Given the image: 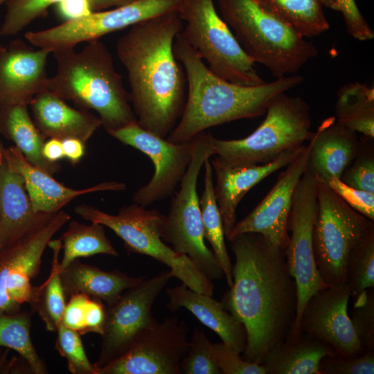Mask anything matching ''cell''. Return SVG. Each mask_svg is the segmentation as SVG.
Masks as SVG:
<instances>
[{
	"label": "cell",
	"instance_id": "6da1fadb",
	"mask_svg": "<svg viewBox=\"0 0 374 374\" xmlns=\"http://www.w3.org/2000/svg\"><path fill=\"white\" fill-rule=\"evenodd\" d=\"M235 255L233 284L223 306L244 327L242 358L261 364L267 351L285 340L296 318V286L290 274L285 250L256 233L231 241Z\"/></svg>",
	"mask_w": 374,
	"mask_h": 374
},
{
	"label": "cell",
	"instance_id": "7a4b0ae2",
	"mask_svg": "<svg viewBox=\"0 0 374 374\" xmlns=\"http://www.w3.org/2000/svg\"><path fill=\"white\" fill-rule=\"evenodd\" d=\"M183 27L178 11L172 10L132 26L116 43L137 123L161 138L178 123L186 100V73L173 50Z\"/></svg>",
	"mask_w": 374,
	"mask_h": 374
},
{
	"label": "cell",
	"instance_id": "3957f363",
	"mask_svg": "<svg viewBox=\"0 0 374 374\" xmlns=\"http://www.w3.org/2000/svg\"><path fill=\"white\" fill-rule=\"evenodd\" d=\"M173 50L184 67L188 85L183 113L166 138L173 143L187 142L214 126L262 116L275 96L303 81L300 75H289L260 85H240L214 74L181 33Z\"/></svg>",
	"mask_w": 374,
	"mask_h": 374
},
{
	"label": "cell",
	"instance_id": "277c9868",
	"mask_svg": "<svg viewBox=\"0 0 374 374\" xmlns=\"http://www.w3.org/2000/svg\"><path fill=\"white\" fill-rule=\"evenodd\" d=\"M51 53L57 71L48 79V90L80 109L96 112L108 134L137 121L129 93L104 43L94 39L79 51L64 48Z\"/></svg>",
	"mask_w": 374,
	"mask_h": 374
},
{
	"label": "cell",
	"instance_id": "5b68a950",
	"mask_svg": "<svg viewBox=\"0 0 374 374\" xmlns=\"http://www.w3.org/2000/svg\"><path fill=\"white\" fill-rule=\"evenodd\" d=\"M221 17L246 55L276 78L294 75L318 54L316 46L258 0H217Z\"/></svg>",
	"mask_w": 374,
	"mask_h": 374
},
{
	"label": "cell",
	"instance_id": "8992f818",
	"mask_svg": "<svg viewBox=\"0 0 374 374\" xmlns=\"http://www.w3.org/2000/svg\"><path fill=\"white\" fill-rule=\"evenodd\" d=\"M266 113L257 129L243 139L223 140L212 135L213 156L230 166L262 165L312 139L310 108L301 97L280 93L270 100Z\"/></svg>",
	"mask_w": 374,
	"mask_h": 374
},
{
	"label": "cell",
	"instance_id": "52a82bcc",
	"mask_svg": "<svg viewBox=\"0 0 374 374\" xmlns=\"http://www.w3.org/2000/svg\"><path fill=\"white\" fill-rule=\"evenodd\" d=\"M133 203L121 207L116 215L82 204L74 212L83 219L112 229L124 242L129 252L152 257L166 265L173 277L191 290L212 296L213 284L186 255L176 252L163 241L166 216L156 209Z\"/></svg>",
	"mask_w": 374,
	"mask_h": 374
},
{
	"label": "cell",
	"instance_id": "ba28073f",
	"mask_svg": "<svg viewBox=\"0 0 374 374\" xmlns=\"http://www.w3.org/2000/svg\"><path fill=\"white\" fill-rule=\"evenodd\" d=\"M177 11L184 22L181 35L214 74L244 86L266 82L217 13L213 0H182Z\"/></svg>",
	"mask_w": 374,
	"mask_h": 374
},
{
	"label": "cell",
	"instance_id": "9c48e42d",
	"mask_svg": "<svg viewBox=\"0 0 374 374\" xmlns=\"http://www.w3.org/2000/svg\"><path fill=\"white\" fill-rule=\"evenodd\" d=\"M315 179L317 211L312 231L314 257L323 283L336 287L346 283L350 252L374 231V222L350 207L324 180Z\"/></svg>",
	"mask_w": 374,
	"mask_h": 374
},
{
	"label": "cell",
	"instance_id": "30bf717a",
	"mask_svg": "<svg viewBox=\"0 0 374 374\" xmlns=\"http://www.w3.org/2000/svg\"><path fill=\"white\" fill-rule=\"evenodd\" d=\"M211 136L202 132L194 137L192 158L166 215L163 237L176 252L187 256L210 280L222 278L224 272L204 242L197 184L205 161L213 156Z\"/></svg>",
	"mask_w": 374,
	"mask_h": 374
},
{
	"label": "cell",
	"instance_id": "8fae6325",
	"mask_svg": "<svg viewBox=\"0 0 374 374\" xmlns=\"http://www.w3.org/2000/svg\"><path fill=\"white\" fill-rule=\"evenodd\" d=\"M317 211L316 179L306 168L294 190L288 219L291 235L285 253L288 271L296 286L297 306L287 341H294L301 337V319L308 301L328 287L320 276L314 257L312 231Z\"/></svg>",
	"mask_w": 374,
	"mask_h": 374
},
{
	"label": "cell",
	"instance_id": "7c38bea8",
	"mask_svg": "<svg viewBox=\"0 0 374 374\" xmlns=\"http://www.w3.org/2000/svg\"><path fill=\"white\" fill-rule=\"evenodd\" d=\"M182 0H135L123 6L63 21L54 27L30 31L24 37L33 46L51 53L64 48H75L81 42L101 37L159 16L177 10Z\"/></svg>",
	"mask_w": 374,
	"mask_h": 374
},
{
	"label": "cell",
	"instance_id": "4fadbf2b",
	"mask_svg": "<svg viewBox=\"0 0 374 374\" xmlns=\"http://www.w3.org/2000/svg\"><path fill=\"white\" fill-rule=\"evenodd\" d=\"M172 277L169 269L150 278H144L113 303L105 305L100 351L94 363L97 371L128 351L141 332L156 320L152 305Z\"/></svg>",
	"mask_w": 374,
	"mask_h": 374
},
{
	"label": "cell",
	"instance_id": "5bb4252c",
	"mask_svg": "<svg viewBox=\"0 0 374 374\" xmlns=\"http://www.w3.org/2000/svg\"><path fill=\"white\" fill-rule=\"evenodd\" d=\"M188 328L177 317L157 319L144 328L123 355L97 374H180L188 348Z\"/></svg>",
	"mask_w": 374,
	"mask_h": 374
},
{
	"label": "cell",
	"instance_id": "9a60e30c",
	"mask_svg": "<svg viewBox=\"0 0 374 374\" xmlns=\"http://www.w3.org/2000/svg\"><path fill=\"white\" fill-rule=\"evenodd\" d=\"M70 220V215L60 210L44 225L0 249V312H18L28 303L30 280L39 273L44 251Z\"/></svg>",
	"mask_w": 374,
	"mask_h": 374
},
{
	"label": "cell",
	"instance_id": "2e32d148",
	"mask_svg": "<svg viewBox=\"0 0 374 374\" xmlns=\"http://www.w3.org/2000/svg\"><path fill=\"white\" fill-rule=\"evenodd\" d=\"M109 134L146 154L154 166L150 181L134 193V203L146 207L173 194L190 162L194 138L187 142L173 143L142 128L137 121Z\"/></svg>",
	"mask_w": 374,
	"mask_h": 374
},
{
	"label": "cell",
	"instance_id": "e0dca14e",
	"mask_svg": "<svg viewBox=\"0 0 374 374\" xmlns=\"http://www.w3.org/2000/svg\"><path fill=\"white\" fill-rule=\"evenodd\" d=\"M311 141L299 156L278 175L264 199L245 217L235 223L226 236L231 241L244 233L262 235L272 246L285 250L290 235L288 219L296 186L305 172L311 150Z\"/></svg>",
	"mask_w": 374,
	"mask_h": 374
},
{
	"label": "cell",
	"instance_id": "ac0fdd59",
	"mask_svg": "<svg viewBox=\"0 0 374 374\" xmlns=\"http://www.w3.org/2000/svg\"><path fill=\"white\" fill-rule=\"evenodd\" d=\"M350 296L346 283L327 287L313 294L302 313L301 334L328 344L341 356H355L364 352L348 314Z\"/></svg>",
	"mask_w": 374,
	"mask_h": 374
},
{
	"label": "cell",
	"instance_id": "d6986e66",
	"mask_svg": "<svg viewBox=\"0 0 374 374\" xmlns=\"http://www.w3.org/2000/svg\"><path fill=\"white\" fill-rule=\"evenodd\" d=\"M49 49H35L21 39L11 41L0 50V109L29 105L47 89L46 64Z\"/></svg>",
	"mask_w": 374,
	"mask_h": 374
},
{
	"label": "cell",
	"instance_id": "ffe728a7",
	"mask_svg": "<svg viewBox=\"0 0 374 374\" xmlns=\"http://www.w3.org/2000/svg\"><path fill=\"white\" fill-rule=\"evenodd\" d=\"M304 147L305 145L287 150L276 160L262 165L230 166L215 157L211 160L216 177L214 195L225 236L236 223V209L246 193L271 173L287 166L299 156Z\"/></svg>",
	"mask_w": 374,
	"mask_h": 374
},
{
	"label": "cell",
	"instance_id": "44dd1931",
	"mask_svg": "<svg viewBox=\"0 0 374 374\" xmlns=\"http://www.w3.org/2000/svg\"><path fill=\"white\" fill-rule=\"evenodd\" d=\"M0 247L46 224L55 213L35 212L22 175L0 160Z\"/></svg>",
	"mask_w": 374,
	"mask_h": 374
},
{
	"label": "cell",
	"instance_id": "7402d4cb",
	"mask_svg": "<svg viewBox=\"0 0 374 374\" xmlns=\"http://www.w3.org/2000/svg\"><path fill=\"white\" fill-rule=\"evenodd\" d=\"M3 154L9 165L24 177L35 212L56 213L79 195L125 189V184L116 181L103 182L80 190L73 189L60 184L51 175L31 164L16 146L4 149Z\"/></svg>",
	"mask_w": 374,
	"mask_h": 374
},
{
	"label": "cell",
	"instance_id": "603a6c76",
	"mask_svg": "<svg viewBox=\"0 0 374 374\" xmlns=\"http://www.w3.org/2000/svg\"><path fill=\"white\" fill-rule=\"evenodd\" d=\"M310 141L306 168L325 181L332 177L340 178L362 145L356 132L338 123L335 116L323 120Z\"/></svg>",
	"mask_w": 374,
	"mask_h": 374
},
{
	"label": "cell",
	"instance_id": "cb8c5ba5",
	"mask_svg": "<svg viewBox=\"0 0 374 374\" xmlns=\"http://www.w3.org/2000/svg\"><path fill=\"white\" fill-rule=\"evenodd\" d=\"M29 105L35 125L46 137L77 139L86 144L102 126L98 116L71 107L48 89L37 93Z\"/></svg>",
	"mask_w": 374,
	"mask_h": 374
},
{
	"label": "cell",
	"instance_id": "d4e9b609",
	"mask_svg": "<svg viewBox=\"0 0 374 374\" xmlns=\"http://www.w3.org/2000/svg\"><path fill=\"white\" fill-rule=\"evenodd\" d=\"M170 311L185 308L202 323L211 329L222 342L240 354L246 347L244 327L219 302L204 294L194 291L182 283L166 290Z\"/></svg>",
	"mask_w": 374,
	"mask_h": 374
},
{
	"label": "cell",
	"instance_id": "484cf974",
	"mask_svg": "<svg viewBox=\"0 0 374 374\" xmlns=\"http://www.w3.org/2000/svg\"><path fill=\"white\" fill-rule=\"evenodd\" d=\"M60 275L66 299L83 294L100 300L106 305L145 278L130 276L119 270L104 271L78 259L60 271Z\"/></svg>",
	"mask_w": 374,
	"mask_h": 374
},
{
	"label": "cell",
	"instance_id": "4316f807",
	"mask_svg": "<svg viewBox=\"0 0 374 374\" xmlns=\"http://www.w3.org/2000/svg\"><path fill=\"white\" fill-rule=\"evenodd\" d=\"M337 353L328 344L305 334L295 341H283L269 349L261 365L266 374H320V362Z\"/></svg>",
	"mask_w": 374,
	"mask_h": 374
},
{
	"label": "cell",
	"instance_id": "83f0119b",
	"mask_svg": "<svg viewBox=\"0 0 374 374\" xmlns=\"http://www.w3.org/2000/svg\"><path fill=\"white\" fill-rule=\"evenodd\" d=\"M0 133L13 141L35 167L51 175L60 171L59 164L48 161L42 154L46 136L31 119L28 105H15L1 108Z\"/></svg>",
	"mask_w": 374,
	"mask_h": 374
},
{
	"label": "cell",
	"instance_id": "f1b7e54d",
	"mask_svg": "<svg viewBox=\"0 0 374 374\" xmlns=\"http://www.w3.org/2000/svg\"><path fill=\"white\" fill-rule=\"evenodd\" d=\"M48 246L53 251L51 267L47 279L39 286H33L28 303L43 321L46 330L57 332L62 323L66 306L60 271L59 255L62 249L61 239L51 240Z\"/></svg>",
	"mask_w": 374,
	"mask_h": 374
},
{
	"label": "cell",
	"instance_id": "f546056e",
	"mask_svg": "<svg viewBox=\"0 0 374 374\" xmlns=\"http://www.w3.org/2000/svg\"><path fill=\"white\" fill-rule=\"evenodd\" d=\"M335 112L338 123L373 139V87L358 82L343 85L337 92Z\"/></svg>",
	"mask_w": 374,
	"mask_h": 374
},
{
	"label": "cell",
	"instance_id": "4dcf8cb0",
	"mask_svg": "<svg viewBox=\"0 0 374 374\" xmlns=\"http://www.w3.org/2000/svg\"><path fill=\"white\" fill-rule=\"evenodd\" d=\"M204 166V186L199 205L204 239L211 244L230 288L233 284V265L225 244L222 219L214 195L213 170L210 159L205 161Z\"/></svg>",
	"mask_w": 374,
	"mask_h": 374
},
{
	"label": "cell",
	"instance_id": "1f68e13d",
	"mask_svg": "<svg viewBox=\"0 0 374 374\" xmlns=\"http://www.w3.org/2000/svg\"><path fill=\"white\" fill-rule=\"evenodd\" d=\"M63 256L59 271L73 260L96 254L118 256V253L107 238L104 226L92 222L88 225L76 220L69 221L68 228L61 237Z\"/></svg>",
	"mask_w": 374,
	"mask_h": 374
},
{
	"label": "cell",
	"instance_id": "d6a6232c",
	"mask_svg": "<svg viewBox=\"0 0 374 374\" xmlns=\"http://www.w3.org/2000/svg\"><path fill=\"white\" fill-rule=\"evenodd\" d=\"M305 37L317 36L330 24L319 0H258Z\"/></svg>",
	"mask_w": 374,
	"mask_h": 374
},
{
	"label": "cell",
	"instance_id": "836d02e7",
	"mask_svg": "<svg viewBox=\"0 0 374 374\" xmlns=\"http://www.w3.org/2000/svg\"><path fill=\"white\" fill-rule=\"evenodd\" d=\"M31 315L21 310L0 312V346L15 350L34 374L48 373L30 337Z\"/></svg>",
	"mask_w": 374,
	"mask_h": 374
},
{
	"label": "cell",
	"instance_id": "e575fe53",
	"mask_svg": "<svg viewBox=\"0 0 374 374\" xmlns=\"http://www.w3.org/2000/svg\"><path fill=\"white\" fill-rule=\"evenodd\" d=\"M62 0H8L0 26V36L15 35L35 19L46 17L48 9ZM135 0H91L94 12L106 10Z\"/></svg>",
	"mask_w": 374,
	"mask_h": 374
},
{
	"label": "cell",
	"instance_id": "d590c367",
	"mask_svg": "<svg viewBox=\"0 0 374 374\" xmlns=\"http://www.w3.org/2000/svg\"><path fill=\"white\" fill-rule=\"evenodd\" d=\"M346 282L354 297L374 286V231L350 251L346 263Z\"/></svg>",
	"mask_w": 374,
	"mask_h": 374
},
{
	"label": "cell",
	"instance_id": "8d00e7d4",
	"mask_svg": "<svg viewBox=\"0 0 374 374\" xmlns=\"http://www.w3.org/2000/svg\"><path fill=\"white\" fill-rule=\"evenodd\" d=\"M180 373L222 374L213 352V343L205 332L195 328L187 353L180 364Z\"/></svg>",
	"mask_w": 374,
	"mask_h": 374
},
{
	"label": "cell",
	"instance_id": "74e56055",
	"mask_svg": "<svg viewBox=\"0 0 374 374\" xmlns=\"http://www.w3.org/2000/svg\"><path fill=\"white\" fill-rule=\"evenodd\" d=\"M55 348L66 359L69 371L73 374H97V368L87 357L80 335L63 324L57 332Z\"/></svg>",
	"mask_w": 374,
	"mask_h": 374
},
{
	"label": "cell",
	"instance_id": "f35d334b",
	"mask_svg": "<svg viewBox=\"0 0 374 374\" xmlns=\"http://www.w3.org/2000/svg\"><path fill=\"white\" fill-rule=\"evenodd\" d=\"M362 142L361 150L351 163L343 172L340 179L347 185L374 193L373 143Z\"/></svg>",
	"mask_w": 374,
	"mask_h": 374
},
{
	"label": "cell",
	"instance_id": "ab89813d",
	"mask_svg": "<svg viewBox=\"0 0 374 374\" xmlns=\"http://www.w3.org/2000/svg\"><path fill=\"white\" fill-rule=\"evenodd\" d=\"M350 317L364 351H374V292L366 290L355 296Z\"/></svg>",
	"mask_w": 374,
	"mask_h": 374
},
{
	"label": "cell",
	"instance_id": "60d3db41",
	"mask_svg": "<svg viewBox=\"0 0 374 374\" xmlns=\"http://www.w3.org/2000/svg\"><path fill=\"white\" fill-rule=\"evenodd\" d=\"M320 374H373L374 351L355 356H326L320 362Z\"/></svg>",
	"mask_w": 374,
	"mask_h": 374
},
{
	"label": "cell",
	"instance_id": "b9f144b4",
	"mask_svg": "<svg viewBox=\"0 0 374 374\" xmlns=\"http://www.w3.org/2000/svg\"><path fill=\"white\" fill-rule=\"evenodd\" d=\"M213 352L222 374H266L262 365L246 361L223 342L213 344Z\"/></svg>",
	"mask_w": 374,
	"mask_h": 374
},
{
	"label": "cell",
	"instance_id": "7bdbcfd3",
	"mask_svg": "<svg viewBox=\"0 0 374 374\" xmlns=\"http://www.w3.org/2000/svg\"><path fill=\"white\" fill-rule=\"evenodd\" d=\"M326 182L350 207L374 221L373 193L353 188L337 177H332Z\"/></svg>",
	"mask_w": 374,
	"mask_h": 374
},
{
	"label": "cell",
	"instance_id": "ee69618b",
	"mask_svg": "<svg viewBox=\"0 0 374 374\" xmlns=\"http://www.w3.org/2000/svg\"><path fill=\"white\" fill-rule=\"evenodd\" d=\"M338 11L342 13L347 32L354 38L367 41L374 37V33L361 14L355 0H334Z\"/></svg>",
	"mask_w": 374,
	"mask_h": 374
},
{
	"label": "cell",
	"instance_id": "f6af8a7d",
	"mask_svg": "<svg viewBox=\"0 0 374 374\" xmlns=\"http://www.w3.org/2000/svg\"><path fill=\"white\" fill-rule=\"evenodd\" d=\"M66 303L62 324L76 331L78 334L87 333V314L89 302L91 296L77 294L71 296Z\"/></svg>",
	"mask_w": 374,
	"mask_h": 374
},
{
	"label": "cell",
	"instance_id": "bcb514c9",
	"mask_svg": "<svg viewBox=\"0 0 374 374\" xmlns=\"http://www.w3.org/2000/svg\"><path fill=\"white\" fill-rule=\"evenodd\" d=\"M54 6L56 14L63 21L77 19L94 12L91 0H62Z\"/></svg>",
	"mask_w": 374,
	"mask_h": 374
},
{
	"label": "cell",
	"instance_id": "7dc6e473",
	"mask_svg": "<svg viewBox=\"0 0 374 374\" xmlns=\"http://www.w3.org/2000/svg\"><path fill=\"white\" fill-rule=\"evenodd\" d=\"M64 157L71 164H77L85 152V143L77 139H66L62 141Z\"/></svg>",
	"mask_w": 374,
	"mask_h": 374
},
{
	"label": "cell",
	"instance_id": "c3c4849f",
	"mask_svg": "<svg viewBox=\"0 0 374 374\" xmlns=\"http://www.w3.org/2000/svg\"><path fill=\"white\" fill-rule=\"evenodd\" d=\"M42 154L48 161L57 163L64 157L62 141L51 139L45 142L42 148Z\"/></svg>",
	"mask_w": 374,
	"mask_h": 374
},
{
	"label": "cell",
	"instance_id": "681fc988",
	"mask_svg": "<svg viewBox=\"0 0 374 374\" xmlns=\"http://www.w3.org/2000/svg\"><path fill=\"white\" fill-rule=\"evenodd\" d=\"M323 6L330 9L338 10L337 6L334 0H319Z\"/></svg>",
	"mask_w": 374,
	"mask_h": 374
},
{
	"label": "cell",
	"instance_id": "f907efd6",
	"mask_svg": "<svg viewBox=\"0 0 374 374\" xmlns=\"http://www.w3.org/2000/svg\"><path fill=\"white\" fill-rule=\"evenodd\" d=\"M4 149L1 141H0V160L2 159L3 156V152H4Z\"/></svg>",
	"mask_w": 374,
	"mask_h": 374
},
{
	"label": "cell",
	"instance_id": "816d5d0a",
	"mask_svg": "<svg viewBox=\"0 0 374 374\" xmlns=\"http://www.w3.org/2000/svg\"><path fill=\"white\" fill-rule=\"evenodd\" d=\"M8 0H0V5L3 4V3H6V2Z\"/></svg>",
	"mask_w": 374,
	"mask_h": 374
},
{
	"label": "cell",
	"instance_id": "f5cc1de1",
	"mask_svg": "<svg viewBox=\"0 0 374 374\" xmlns=\"http://www.w3.org/2000/svg\"><path fill=\"white\" fill-rule=\"evenodd\" d=\"M3 46L2 45V44L0 42V50H1L3 48Z\"/></svg>",
	"mask_w": 374,
	"mask_h": 374
},
{
	"label": "cell",
	"instance_id": "db71d44e",
	"mask_svg": "<svg viewBox=\"0 0 374 374\" xmlns=\"http://www.w3.org/2000/svg\"><path fill=\"white\" fill-rule=\"evenodd\" d=\"M0 204H1V198H0ZM1 206V205H0Z\"/></svg>",
	"mask_w": 374,
	"mask_h": 374
},
{
	"label": "cell",
	"instance_id": "11a10c76",
	"mask_svg": "<svg viewBox=\"0 0 374 374\" xmlns=\"http://www.w3.org/2000/svg\"><path fill=\"white\" fill-rule=\"evenodd\" d=\"M0 249H1V247H0Z\"/></svg>",
	"mask_w": 374,
	"mask_h": 374
}]
</instances>
